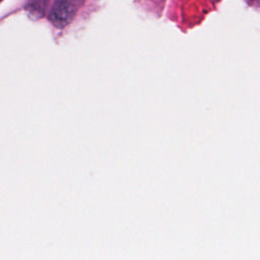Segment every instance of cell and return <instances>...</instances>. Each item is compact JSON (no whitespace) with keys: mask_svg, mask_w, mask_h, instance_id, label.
Listing matches in <instances>:
<instances>
[{"mask_svg":"<svg viewBox=\"0 0 260 260\" xmlns=\"http://www.w3.org/2000/svg\"><path fill=\"white\" fill-rule=\"evenodd\" d=\"M81 0H56L51 12L50 20L58 28L68 25L76 15Z\"/></svg>","mask_w":260,"mask_h":260,"instance_id":"6da1fadb","label":"cell"}]
</instances>
